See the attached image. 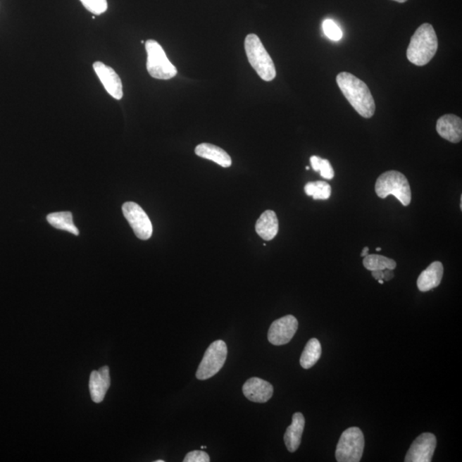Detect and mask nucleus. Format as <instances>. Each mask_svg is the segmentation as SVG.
Instances as JSON below:
<instances>
[{
  "instance_id": "1",
  "label": "nucleus",
  "mask_w": 462,
  "mask_h": 462,
  "mask_svg": "<svg viewBox=\"0 0 462 462\" xmlns=\"http://www.w3.org/2000/svg\"><path fill=\"white\" fill-rule=\"evenodd\" d=\"M337 82L342 93L361 117L371 118L375 113L376 105L371 91L363 81L349 73L337 75Z\"/></svg>"
},
{
  "instance_id": "2",
  "label": "nucleus",
  "mask_w": 462,
  "mask_h": 462,
  "mask_svg": "<svg viewBox=\"0 0 462 462\" xmlns=\"http://www.w3.org/2000/svg\"><path fill=\"white\" fill-rule=\"evenodd\" d=\"M438 47L435 30L430 23H423L418 27L410 41L407 57L410 62L418 66H424L436 55Z\"/></svg>"
},
{
  "instance_id": "3",
  "label": "nucleus",
  "mask_w": 462,
  "mask_h": 462,
  "mask_svg": "<svg viewBox=\"0 0 462 462\" xmlns=\"http://www.w3.org/2000/svg\"><path fill=\"white\" fill-rule=\"evenodd\" d=\"M375 192L381 199L393 195L404 206L411 203L412 192L408 180L399 171L389 170L382 174L376 182Z\"/></svg>"
},
{
  "instance_id": "4",
  "label": "nucleus",
  "mask_w": 462,
  "mask_h": 462,
  "mask_svg": "<svg viewBox=\"0 0 462 462\" xmlns=\"http://www.w3.org/2000/svg\"><path fill=\"white\" fill-rule=\"evenodd\" d=\"M245 51L251 66L262 80L270 82L276 77V68L273 58L256 35L250 34L246 37Z\"/></svg>"
},
{
  "instance_id": "5",
  "label": "nucleus",
  "mask_w": 462,
  "mask_h": 462,
  "mask_svg": "<svg viewBox=\"0 0 462 462\" xmlns=\"http://www.w3.org/2000/svg\"><path fill=\"white\" fill-rule=\"evenodd\" d=\"M147 54L146 69L151 77L158 80H169L176 77L177 68L170 63L164 49L154 39L146 42Z\"/></svg>"
},
{
  "instance_id": "6",
  "label": "nucleus",
  "mask_w": 462,
  "mask_h": 462,
  "mask_svg": "<svg viewBox=\"0 0 462 462\" xmlns=\"http://www.w3.org/2000/svg\"><path fill=\"white\" fill-rule=\"evenodd\" d=\"M363 432L358 427H350L342 432L336 449L338 462H359L363 456Z\"/></svg>"
},
{
  "instance_id": "7",
  "label": "nucleus",
  "mask_w": 462,
  "mask_h": 462,
  "mask_svg": "<svg viewBox=\"0 0 462 462\" xmlns=\"http://www.w3.org/2000/svg\"><path fill=\"white\" fill-rule=\"evenodd\" d=\"M227 354H228V349L224 341L218 340L213 342L206 349L197 369L198 380H206L216 375L224 366Z\"/></svg>"
},
{
  "instance_id": "8",
  "label": "nucleus",
  "mask_w": 462,
  "mask_h": 462,
  "mask_svg": "<svg viewBox=\"0 0 462 462\" xmlns=\"http://www.w3.org/2000/svg\"><path fill=\"white\" fill-rule=\"evenodd\" d=\"M122 209L135 236L141 240H149L152 237L153 225L144 210L135 202L125 203Z\"/></svg>"
},
{
  "instance_id": "9",
  "label": "nucleus",
  "mask_w": 462,
  "mask_h": 462,
  "mask_svg": "<svg viewBox=\"0 0 462 462\" xmlns=\"http://www.w3.org/2000/svg\"><path fill=\"white\" fill-rule=\"evenodd\" d=\"M437 447V438L432 433L425 432L418 437L406 455V462H431Z\"/></svg>"
},
{
  "instance_id": "10",
  "label": "nucleus",
  "mask_w": 462,
  "mask_h": 462,
  "mask_svg": "<svg viewBox=\"0 0 462 462\" xmlns=\"http://www.w3.org/2000/svg\"><path fill=\"white\" fill-rule=\"evenodd\" d=\"M298 321L293 316H286L275 320L270 326L268 340L276 346L289 344L296 333Z\"/></svg>"
},
{
  "instance_id": "11",
  "label": "nucleus",
  "mask_w": 462,
  "mask_h": 462,
  "mask_svg": "<svg viewBox=\"0 0 462 462\" xmlns=\"http://www.w3.org/2000/svg\"><path fill=\"white\" fill-rule=\"evenodd\" d=\"M93 67L107 93L116 99H121L123 96V83L113 68L102 62H95Z\"/></svg>"
},
{
  "instance_id": "12",
  "label": "nucleus",
  "mask_w": 462,
  "mask_h": 462,
  "mask_svg": "<svg viewBox=\"0 0 462 462\" xmlns=\"http://www.w3.org/2000/svg\"><path fill=\"white\" fill-rule=\"evenodd\" d=\"M245 397L251 401L265 404L273 395V386L260 377H251L242 387Z\"/></svg>"
},
{
  "instance_id": "13",
  "label": "nucleus",
  "mask_w": 462,
  "mask_h": 462,
  "mask_svg": "<svg viewBox=\"0 0 462 462\" xmlns=\"http://www.w3.org/2000/svg\"><path fill=\"white\" fill-rule=\"evenodd\" d=\"M437 132L445 140L459 143L462 139L461 118L454 114L442 116L437 122Z\"/></svg>"
},
{
  "instance_id": "14",
  "label": "nucleus",
  "mask_w": 462,
  "mask_h": 462,
  "mask_svg": "<svg viewBox=\"0 0 462 462\" xmlns=\"http://www.w3.org/2000/svg\"><path fill=\"white\" fill-rule=\"evenodd\" d=\"M111 385L108 366H103L99 371H93L90 375L89 390L92 400L99 404L106 397Z\"/></svg>"
},
{
  "instance_id": "15",
  "label": "nucleus",
  "mask_w": 462,
  "mask_h": 462,
  "mask_svg": "<svg viewBox=\"0 0 462 462\" xmlns=\"http://www.w3.org/2000/svg\"><path fill=\"white\" fill-rule=\"evenodd\" d=\"M444 276V266L439 261L432 263L418 277L417 286L421 292H427L441 284Z\"/></svg>"
},
{
  "instance_id": "16",
  "label": "nucleus",
  "mask_w": 462,
  "mask_h": 462,
  "mask_svg": "<svg viewBox=\"0 0 462 462\" xmlns=\"http://www.w3.org/2000/svg\"><path fill=\"white\" fill-rule=\"evenodd\" d=\"M305 418L301 413H294L292 424L286 430L285 443L289 452H296L300 447L302 434L305 427Z\"/></svg>"
},
{
  "instance_id": "17",
  "label": "nucleus",
  "mask_w": 462,
  "mask_h": 462,
  "mask_svg": "<svg viewBox=\"0 0 462 462\" xmlns=\"http://www.w3.org/2000/svg\"><path fill=\"white\" fill-rule=\"evenodd\" d=\"M278 228L280 224L277 214L272 210L265 211L256 222V232L266 241L273 240L277 235Z\"/></svg>"
},
{
  "instance_id": "18",
  "label": "nucleus",
  "mask_w": 462,
  "mask_h": 462,
  "mask_svg": "<svg viewBox=\"0 0 462 462\" xmlns=\"http://www.w3.org/2000/svg\"><path fill=\"white\" fill-rule=\"evenodd\" d=\"M195 154L197 156L203 158L209 159L218 165L228 168L232 165V161L230 155L224 149L217 146L209 144V143H202L195 147Z\"/></svg>"
},
{
  "instance_id": "19",
  "label": "nucleus",
  "mask_w": 462,
  "mask_h": 462,
  "mask_svg": "<svg viewBox=\"0 0 462 462\" xmlns=\"http://www.w3.org/2000/svg\"><path fill=\"white\" fill-rule=\"evenodd\" d=\"M322 348L320 341L312 338L306 344L301 354L300 364L304 369H310L320 359Z\"/></svg>"
},
{
  "instance_id": "20",
  "label": "nucleus",
  "mask_w": 462,
  "mask_h": 462,
  "mask_svg": "<svg viewBox=\"0 0 462 462\" xmlns=\"http://www.w3.org/2000/svg\"><path fill=\"white\" fill-rule=\"evenodd\" d=\"M47 221L56 229L67 231L75 236L79 235V230L74 225L73 213L70 212L49 214L47 216Z\"/></svg>"
},
{
  "instance_id": "21",
  "label": "nucleus",
  "mask_w": 462,
  "mask_h": 462,
  "mask_svg": "<svg viewBox=\"0 0 462 462\" xmlns=\"http://www.w3.org/2000/svg\"><path fill=\"white\" fill-rule=\"evenodd\" d=\"M363 266L368 270H394L397 268V262L380 254H368L364 257Z\"/></svg>"
},
{
  "instance_id": "22",
  "label": "nucleus",
  "mask_w": 462,
  "mask_h": 462,
  "mask_svg": "<svg viewBox=\"0 0 462 462\" xmlns=\"http://www.w3.org/2000/svg\"><path fill=\"white\" fill-rule=\"evenodd\" d=\"M305 193L308 196H313V200H328L332 194V187L329 183L322 181L306 183Z\"/></svg>"
},
{
  "instance_id": "23",
  "label": "nucleus",
  "mask_w": 462,
  "mask_h": 462,
  "mask_svg": "<svg viewBox=\"0 0 462 462\" xmlns=\"http://www.w3.org/2000/svg\"><path fill=\"white\" fill-rule=\"evenodd\" d=\"M311 166L312 168L318 171L321 177L328 180H332L335 176L333 167L330 165L328 159L322 158L318 156H312L310 158Z\"/></svg>"
},
{
  "instance_id": "24",
  "label": "nucleus",
  "mask_w": 462,
  "mask_h": 462,
  "mask_svg": "<svg viewBox=\"0 0 462 462\" xmlns=\"http://www.w3.org/2000/svg\"><path fill=\"white\" fill-rule=\"evenodd\" d=\"M80 1L87 11L94 15L105 13L108 8L107 0H80Z\"/></svg>"
},
{
  "instance_id": "25",
  "label": "nucleus",
  "mask_w": 462,
  "mask_h": 462,
  "mask_svg": "<svg viewBox=\"0 0 462 462\" xmlns=\"http://www.w3.org/2000/svg\"><path fill=\"white\" fill-rule=\"evenodd\" d=\"M323 30L324 33L332 41H339L342 37V31L340 27L337 26V23L332 20L327 19L323 23Z\"/></svg>"
},
{
  "instance_id": "26",
  "label": "nucleus",
  "mask_w": 462,
  "mask_h": 462,
  "mask_svg": "<svg viewBox=\"0 0 462 462\" xmlns=\"http://www.w3.org/2000/svg\"><path fill=\"white\" fill-rule=\"evenodd\" d=\"M185 462H209L210 457L208 454L204 451H200V450H194V451H191L187 454L185 460Z\"/></svg>"
},
{
  "instance_id": "27",
  "label": "nucleus",
  "mask_w": 462,
  "mask_h": 462,
  "mask_svg": "<svg viewBox=\"0 0 462 462\" xmlns=\"http://www.w3.org/2000/svg\"><path fill=\"white\" fill-rule=\"evenodd\" d=\"M383 272L385 281L392 280L394 276H395V275H394L393 270L385 269L383 270Z\"/></svg>"
},
{
  "instance_id": "28",
  "label": "nucleus",
  "mask_w": 462,
  "mask_h": 462,
  "mask_svg": "<svg viewBox=\"0 0 462 462\" xmlns=\"http://www.w3.org/2000/svg\"><path fill=\"white\" fill-rule=\"evenodd\" d=\"M373 277L375 278L376 280H384V272L383 270H373L372 272Z\"/></svg>"
},
{
  "instance_id": "29",
  "label": "nucleus",
  "mask_w": 462,
  "mask_h": 462,
  "mask_svg": "<svg viewBox=\"0 0 462 462\" xmlns=\"http://www.w3.org/2000/svg\"><path fill=\"white\" fill-rule=\"evenodd\" d=\"M368 254H369V248H368V246H365L363 250H362V252L361 254V257H366V256H368Z\"/></svg>"
},
{
  "instance_id": "30",
  "label": "nucleus",
  "mask_w": 462,
  "mask_h": 462,
  "mask_svg": "<svg viewBox=\"0 0 462 462\" xmlns=\"http://www.w3.org/2000/svg\"><path fill=\"white\" fill-rule=\"evenodd\" d=\"M393 1H396L398 3H405L406 1H408V0H393Z\"/></svg>"
},
{
  "instance_id": "31",
  "label": "nucleus",
  "mask_w": 462,
  "mask_h": 462,
  "mask_svg": "<svg viewBox=\"0 0 462 462\" xmlns=\"http://www.w3.org/2000/svg\"><path fill=\"white\" fill-rule=\"evenodd\" d=\"M377 281H378V282H380V285H384V282H385L384 280H377Z\"/></svg>"
},
{
  "instance_id": "32",
  "label": "nucleus",
  "mask_w": 462,
  "mask_h": 462,
  "mask_svg": "<svg viewBox=\"0 0 462 462\" xmlns=\"http://www.w3.org/2000/svg\"><path fill=\"white\" fill-rule=\"evenodd\" d=\"M462 208V197H461V209Z\"/></svg>"
},
{
  "instance_id": "33",
  "label": "nucleus",
  "mask_w": 462,
  "mask_h": 462,
  "mask_svg": "<svg viewBox=\"0 0 462 462\" xmlns=\"http://www.w3.org/2000/svg\"><path fill=\"white\" fill-rule=\"evenodd\" d=\"M155 462H165V461H163V460H158V461H155Z\"/></svg>"
},
{
  "instance_id": "34",
  "label": "nucleus",
  "mask_w": 462,
  "mask_h": 462,
  "mask_svg": "<svg viewBox=\"0 0 462 462\" xmlns=\"http://www.w3.org/2000/svg\"><path fill=\"white\" fill-rule=\"evenodd\" d=\"M376 250L377 251V252H380V251H381V248H377Z\"/></svg>"
},
{
  "instance_id": "35",
  "label": "nucleus",
  "mask_w": 462,
  "mask_h": 462,
  "mask_svg": "<svg viewBox=\"0 0 462 462\" xmlns=\"http://www.w3.org/2000/svg\"><path fill=\"white\" fill-rule=\"evenodd\" d=\"M309 169H310V167H309V166H306V170H308Z\"/></svg>"
},
{
  "instance_id": "36",
  "label": "nucleus",
  "mask_w": 462,
  "mask_h": 462,
  "mask_svg": "<svg viewBox=\"0 0 462 462\" xmlns=\"http://www.w3.org/2000/svg\"><path fill=\"white\" fill-rule=\"evenodd\" d=\"M201 449H206V446H202Z\"/></svg>"
}]
</instances>
